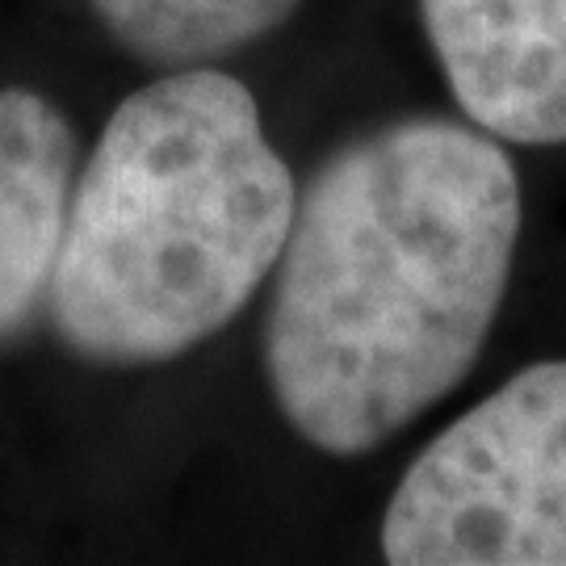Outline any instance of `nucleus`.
Listing matches in <instances>:
<instances>
[{
    "label": "nucleus",
    "instance_id": "obj_4",
    "mask_svg": "<svg viewBox=\"0 0 566 566\" xmlns=\"http://www.w3.org/2000/svg\"><path fill=\"white\" fill-rule=\"evenodd\" d=\"M453 102L516 147L566 143V0H420Z\"/></svg>",
    "mask_w": 566,
    "mask_h": 566
},
{
    "label": "nucleus",
    "instance_id": "obj_3",
    "mask_svg": "<svg viewBox=\"0 0 566 566\" xmlns=\"http://www.w3.org/2000/svg\"><path fill=\"white\" fill-rule=\"evenodd\" d=\"M378 546L390 566H566V361L528 365L441 428Z\"/></svg>",
    "mask_w": 566,
    "mask_h": 566
},
{
    "label": "nucleus",
    "instance_id": "obj_6",
    "mask_svg": "<svg viewBox=\"0 0 566 566\" xmlns=\"http://www.w3.org/2000/svg\"><path fill=\"white\" fill-rule=\"evenodd\" d=\"M126 55L147 67H210L273 34L298 0H88Z\"/></svg>",
    "mask_w": 566,
    "mask_h": 566
},
{
    "label": "nucleus",
    "instance_id": "obj_2",
    "mask_svg": "<svg viewBox=\"0 0 566 566\" xmlns=\"http://www.w3.org/2000/svg\"><path fill=\"white\" fill-rule=\"evenodd\" d=\"M294 206L256 97L219 67L164 72L105 118L72 189L51 324L84 361H172L273 277Z\"/></svg>",
    "mask_w": 566,
    "mask_h": 566
},
{
    "label": "nucleus",
    "instance_id": "obj_5",
    "mask_svg": "<svg viewBox=\"0 0 566 566\" xmlns=\"http://www.w3.org/2000/svg\"><path fill=\"white\" fill-rule=\"evenodd\" d=\"M76 189V130L34 88H0V340L34 324Z\"/></svg>",
    "mask_w": 566,
    "mask_h": 566
},
{
    "label": "nucleus",
    "instance_id": "obj_1",
    "mask_svg": "<svg viewBox=\"0 0 566 566\" xmlns=\"http://www.w3.org/2000/svg\"><path fill=\"white\" fill-rule=\"evenodd\" d=\"M521 243V177L474 122L399 118L311 177L273 269L264 374L327 458L369 453L474 369Z\"/></svg>",
    "mask_w": 566,
    "mask_h": 566
}]
</instances>
